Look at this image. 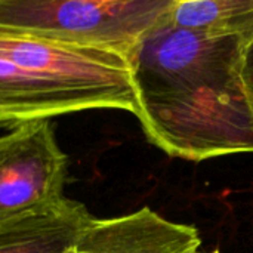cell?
Returning <instances> with one entry per match:
<instances>
[{
  "instance_id": "8fae6325",
  "label": "cell",
  "mask_w": 253,
  "mask_h": 253,
  "mask_svg": "<svg viewBox=\"0 0 253 253\" xmlns=\"http://www.w3.org/2000/svg\"><path fill=\"white\" fill-rule=\"evenodd\" d=\"M70 253H73V251H71V252H70Z\"/></svg>"
},
{
  "instance_id": "52a82bcc",
  "label": "cell",
  "mask_w": 253,
  "mask_h": 253,
  "mask_svg": "<svg viewBox=\"0 0 253 253\" xmlns=\"http://www.w3.org/2000/svg\"><path fill=\"white\" fill-rule=\"evenodd\" d=\"M95 216L64 197L39 209L0 218V253H70Z\"/></svg>"
},
{
  "instance_id": "6da1fadb",
  "label": "cell",
  "mask_w": 253,
  "mask_h": 253,
  "mask_svg": "<svg viewBox=\"0 0 253 253\" xmlns=\"http://www.w3.org/2000/svg\"><path fill=\"white\" fill-rule=\"evenodd\" d=\"M251 42L169 21L141 42L129 65L136 117L156 147L190 162L253 153V108L243 79Z\"/></svg>"
},
{
  "instance_id": "7a4b0ae2",
  "label": "cell",
  "mask_w": 253,
  "mask_h": 253,
  "mask_svg": "<svg viewBox=\"0 0 253 253\" xmlns=\"http://www.w3.org/2000/svg\"><path fill=\"white\" fill-rule=\"evenodd\" d=\"M175 0H0V27L132 58Z\"/></svg>"
},
{
  "instance_id": "9c48e42d",
  "label": "cell",
  "mask_w": 253,
  "mask_h": 253,
  "mask_svg": "<svg viewBox=\"0 0 253 253\" xmlns=\"http://www.w3.org/2000/svg\"><path fill=\"white\" fill-rule=\"evenodd\" d=\"M243 79H245V86L249 95V101L253 108V40L249 43L246 49V56H245V68H243Z\"/></svg>"
},
{
  "instance_id": "5b68a950",
  "label": "cell",
  "mask_w": 253,
  "mask_h": 253,
  "mask_svg": "<svg viewBox=\"0 0 253 253\" xmlns=\"http://www.w3.org/2000/svg\"><path fill=\"white\" fill-rule=\"evenodd\" d=\"M90 110L130 113L113 95L43 76L0 58V125L18 126Z\"/></svg>"
},
{
  "instance_id": "ba28073f",
  "label": "cell",
  "mask_w": 253,
  "mask_h": 253,
  "mask_svg": "<svg viewBox=\"0 0 253 253\" xmlns=\"http://www.w3.org/2000/svg\"><path fill=\"white\" fill-rule=\"evenodd\" d=\"M168 21L191 31L253 40V0H175Z\"/></svg>"
},
{
  "instance_id": "30bf717a",
  "label": "cell",
  "mask_w": 253,
  "mask_h": 253,
  "mask_svg": "<svg viewBox=\"0 0 253 253\" xmlns=\"http://www.w3.org/2000/svg\"><path fill=\"white\" fill-rule=\"evenodd\" d=\"M197 253H222V252H221V251H218V249H215V251H212V252H200V251H199Z\"/></svg>"
},
{
  "instance_id": "277c9868",
  "label": "cell",
  "mask_w": 253,
  "mask_h": 253,
  "mask_svg": "<svg viewBox=\"0 0 253 253\" xmlns=\"http://www.w3.org/2000/svg\"><path fill=\"white\" fill-rule=\"evenodd\" d=\"M0 58L34 73L95 89L123 101L138 114L129 61L120 55L62 44L0 27Z\"/></svg>"
},
{
  "instance_id": "3957f363",
  "label": "cell",
  "mask_w": 253,
  "mask_h": 253,
  "mask_svg": "<svg viewBox=\"0 0 253 253\" xmlns=\"http://www.w3.org/2000/svg\"><path fill=\"white\" fill-rule=\"evenodd\" d=\"M67 175L50 120L13 126L0 136V218L61 202Z\"/></svg>"
},
{
  "instance_id": "8992f818",
  "label": "cell",
  "mask_w": 253,
  "mask_h": 253,
  "mask_svg": "<svg viewBox=\"0 0 253 253\" xmlns=\"http://www.w3.org/2000/svg\"><path fill=\"white\" fill-rule=\"evenodd\" d=\"M200 245L196 227L172 222L142 208L122 216L93 218L73 253H197Z\"/></svg>"
}]
</instances>
